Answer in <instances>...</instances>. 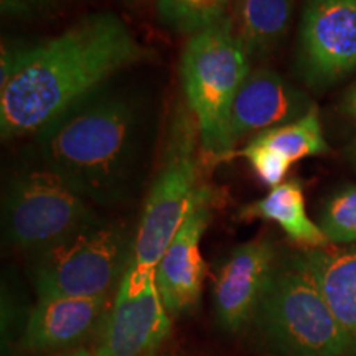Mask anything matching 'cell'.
<instances>
[{"mask_svg": "<svg viewBox=\"0 0 356 356\" xmlns=\"http://www.w3.org/2000/svg\"><path fill=\"white\" fill-rule=\"evenodd\" d=\"M215 202L216 191L208 185L200 186L188 216L155 267V282L170 317L188 314L202 299L207 262L200 243Z\"/></svg>", "mask_w": 356, "mask_h": 356, "instance_id": "30bf717a", "label": "cell"}, {"mask_svg": "<svg viewBox=\"0 0 356 356\" xmlns=\"http://www.w3.org/2000/svg\"><path fill=\"white\" fill-rule=\"evenodd\" d=\"M229 0H157L159 19L178 33L195 35L226 19Z\"/></svg>", "mask_w": 356, "mask_h": 356, "instance_id": "ac0fdd59", "label": "cell"}, {"mask_svg": "<svg viewBox=\"0 0 356 356\" xmlns=\"http://www.w3.org/2000/svg\"><path fill=\"white\" fill-rule=\"evenodd\" d=\"M251 142L286 159L292 165L302 159L328 152L318 109L315 106H312L309 113L297 121L262 131L252 137Z\"/></svg>", "mask_w": 356, "mask_h": 356, "instance_id": "e0dca14e", "label": "cell"}, {"mask_svg": "<svg viewBox=\"0 0 356 356\" xmlns=\"http://www.w3.org/2000/svg\"><path fill=\"white\" fill-rule=\"evenodd\" d=\"M312 106L304 92L275 71L269 68L251 71L231 108L228 127L231 149L234 150L236 142L248 134H259L297 121L309 113Z\"/></svg>", "mask_w": 356, "mask_h": 356, "instance_id": "4fadbf2b", "label": "cell"}, {"mask_svg": "<svg viewBox=\"0 0 356 356\" xmlns=\"http://www.w3.org/2000/svg\"><path fill=\"white\" fill-rule=\"evenodd\" d=\"M53 356H95L92 351H89L81 346V348H74V350H66V351H60V353L53 355Z\"/></svg>", "mask_w": 356, "mask_h": 356, "instance_id": "603a6c76", "label": "cell"}, {"mask_svg": "<svg viewBox=\"0 0 356 356\" xmlns=\"http://www.w3.org/2000/svg\"><path fill=\"white\" fill-rule=\"evenodd\" d=\"M134 239L121 225L101 222L33 256L38 299L111 296L132 261Z\"/></svg>", "mask_w": 356, "mask_h": 356, "instance_id": "52a82bcc", "label": "cell"}, {"mask_svg": "<svg viewBox=\"0 0 356 356\" xmlns=\"http://www.w3.org/2000/svg\"><path fill=\"white\" fill-rule=\"evenodd\" d=\"M318 226L330 244H356V185L333 191L323 203Z\"/></svg>", "mask_w": 356, "mask_h": 356, "instance_id": "d6986e66", "label": "cell"}, {"mask_svg": "<svg viewBox=\"0 0 356 356\" xmlns=\"http://www.w3.org/2000/svg\"><path fill=\"white\" fill-rule=\"evenodd\" d=\"M251 74L249 55L233 32V20L191 35L181 53L180 78L186 106L198 127L203 157L229 160V114L236 95Z\"/></svg>", "mask_w": 356, "mask_h": 356, "instance_id": "277c9868", "label": "cell"}, {"mask_svg": "<svg viewBox=\"0 0 356 356\" xmlns=\"http://www.w3.org/2000/svg\"><path fill=\"white\" fill-rule=\"evenodd\" d=\"M297 71L312 89H327L356 71V0H307Z\"/></svg>", "mask_w": 356, "mask_h": 356, "instance_id": "9c48e42d", "label": "cell"}, {"mask_svg": "<svg viewBox=\"0 0 356 356\" xmlns=\"http://www.w3.org/2000/svg\"><path fill=\"white\" fill-rule=\"evenodd\" d=\"M343 108H345V113L350 115V119L353 121V126H355V137L350 147V155H351V160L356 163V83L348 91V95L345 96Z\"/></svg>", "mask_w": 356, "mask_h": 356, "instance_id": "7402d4cb", "label": "cell"}, {"mask_svg": "<svg viewBox=\"0 0 356 356\" xmlns=\"http://www.w3.org/2000/svg\"><path fill=\"white\" fill-rule=\"evenodd\" d=\"M292 0H239L233 32L249 56L267 55L286 37L292 22Z\"/></svg>", "mask_w": 356, "mask_h": 356, "instance_id": "2e32d148", "label": "cell"}, {"mask_svg": "<svg viewBox=\"0 0 356 356\" xmlns=\"http://www.w3.org/2000/svg\"><path fill=\"white\" fill-rule=\"evenodd\" d=\"M302 256L356 356V244L305 249Z\"/></svg>", "mask_w": 356, "mask_h": 356, "instance_id": "5bb4252c", "label": "cell"}, {"mask_svg": "<svg viewBox=\"0 0 356 356\" xmlns=\"http://www.w3.org/2000/svg\"><path fill=\"white\" fill-rule=\"evenodd\" d=\"M249 323L274 356H350L345 333L302 252L277 256Z\"/></svg>", "mask_w": 356, "mask_h": 356, "instance_id": "3957f363", "label": "cell"}, {"mask_svg": "<svg viewBox=\"0 0 356 356\" xmlns=\"http://www.w3.org/2000/svg\"><path fill=\"white\" fill-rule=\"evenodd\" d=\"M198 127L190 109L173 119L165 157L147 195L139 228L134 236L131 264L155 270L163 252L180 231L197 197Z\"/></svg>", "mask_w": 356, "mask_h": 356, "instance_id": "8992f818", "label": "cell"}, {"mask_svg": "<svg viewBox=\"0 0 356 356\" xmlns=\"http://www.w3.org/2000/svg\"><path fill=\"white\" fill-rule=\"evenodd\" d=\"M152 58L114 13H92L33 47H2L0 134H38L101 91L119 71Z\"/></svg>", "mask_w": 356, "mask_h": 356, "instance_id": "6da1fadb", "label": "cell"}, {"mask_svg": "<svg viewBox=\"0 0 356 356\" xmlns=\"http://www.w3.org/2000/svg\"><path fill=\"white\" fill-rule=\"evenodd\" d=\"M238 216L239 220L246 221H273L291 241L305 249L327 248L330 244L322 228L307 215L304 186L299 178L282 181L270 188L264 198L244 204Z\"/></svg>", "mask_w": 356, "mask_h": 356, "instance_id": "9a60e30c", "label": "cell"}, {"mask_svg": "<svg viewBox=\"0 0 356 356\" xmlns=\"http://www.w3.org/2000/svg\"><path fill=\"white\" fill-rule=\"evenodd\" d=\"M114 296L38 299L30 312L24 345L33 351H66L97 340Z\"/></svg>", "mask_w": 356, "mask_h": 356, "instance_id": "7c38bea8", "label": "cell"}, {"mask_svg": "<svg viewBox=\"0 0 356 356\" xmlns=\"http://www.w3.org/2000/svg\"><path fill=\"white\" fill-rule=\"evenodd\" d=\"M3 233L20 251L38 256L104 220L51 168L17 175L3 198Z\"/></svg>", "mask_w": 356, "mask_h": 356, "instance_id": "5b68a950", "label": "cell"}, {"mask_svg": "<svg viewBox=\"0 0 356 356\" xmlns=\"http://www.w3.org/2000/svg\"><path fill=\"white\" fill-rule=\"evenodd\" d=\"M44 167L88 202L126 197L139 157V113L119 92L97 91L38 132Z\"/></svg>", "mask_w": 356, "mask_h": 356, "instance_id": "7a4b0ae2", "label": "cell"}, {"mask_svg": "<svg viewBox=\"0 0 356 356\" xmlns=\"http://www.w3.org/2000/svg\"><path fill=\"white\" fill-rule=\"evenodd\" d=\"M234 155L246 159L248 162L251 163L252 170H254L257 178H259L264 185L270 186V188H274V186L286 181V175L292 167V163L287 162L286 159L279 157V155L273 154L270 150L264 149V147L256 145L254 142L251 140H249V144L244 147L243 150H239V152Z\"/></svg>", "mask_w": 356, "mask_h": 356, "instance_id": "ffe728a7", "label": "cell"}, {"mask_svg": "<svg viewBox=\"0 0 356 356\" xmlns=\"http://www.w3.org/2000/svg\"><path fill=\"white\" fill-rule=\"evenodd\" d=\"M56 0H0V10L8 19H35L55 6Z\"/></svg>", "mask_w": 356, "mask_h": 356, "instance_id": "44dd1931", "label": "cell"}, {"mask_svg": "<svg viewBox=\"0 0 356 356\" xmlns=\"http://www.w3.org/2000/svg\"><path fill=\"white\" fill-rule=\"evenodd\" d=\"M275 261V248L267 239L239 244L229 252L213 286L215 315L222 330L236 333L249 325Z\"/></svg>", "mask_w": 356, "mask_h": 356, "instance_id": "8fae6325", "label": "cell"}, {"mask_svg": "<svg viewBox=\"0 0 356 356\" xmlns=\"http://www.w3.org/2000/svg\"><path fill=\"white\" fill-rule=\"evenodd\" d=\"M155 270L129 264L114 291L109 317L97 337L95 356H155L170 333Z\"/></svg>", "mask_w": 356, "mask_h": 356, "instance_id": "ba28073f", "label": "cell"}]
</instances>
